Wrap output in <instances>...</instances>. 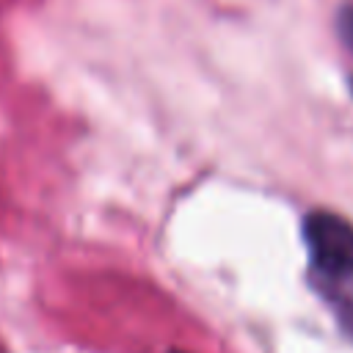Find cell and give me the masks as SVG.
Returning a JSON list of instances; mask_svg holds the SVG:
<instances>
[{"label": "cell", "mask_w": 353, "mask_h": 353, "mask_svg": "<svg viewBox=\"0 0 353 353\" xmlns=\"http://www.w3.org/2000/svg\"><path fill=\"white\" fill-rule=\"evenodd\" d=\"M303 243L312 265L331 281L353 276V223L336 212L314 210L303 218Z\"/></svg>", "instance_id": "1"}, {"label": "cell", "mask_w": 353, "mask_h": 353, "mask_svg": "<svg viewBox=\"0 0 353 353\" xmlns=\"http://www.w3.org/2000/svg\"><path fill=\"white\" fill-rule=\"evenodd\" d=\"M339 33H342V39L353 47V3L339 11Z\"/></svg>", "instance_id": "2"}]
</instances>
